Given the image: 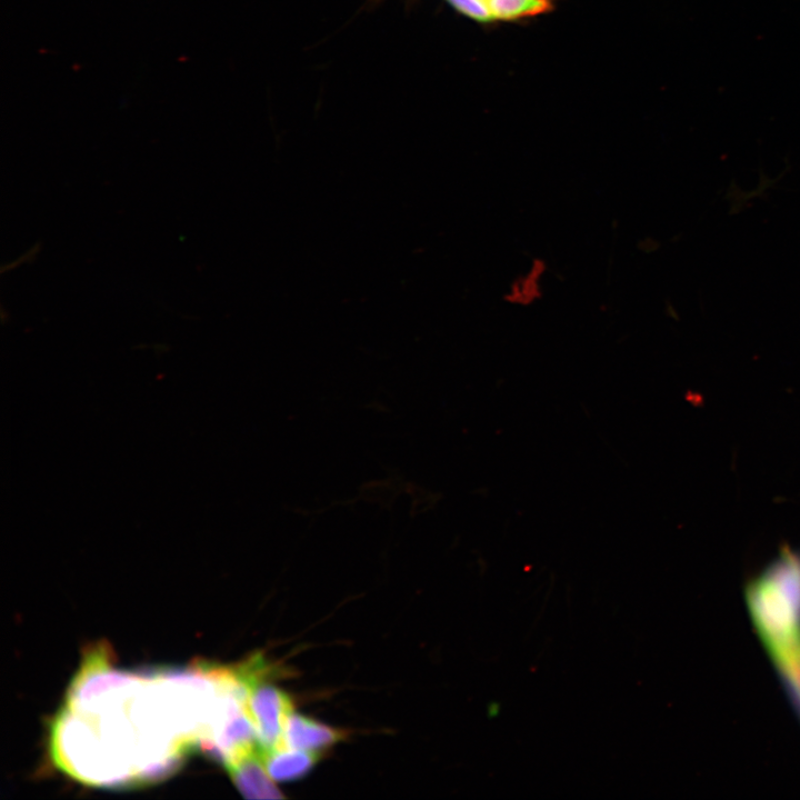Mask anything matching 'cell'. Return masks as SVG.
I'll return each instance as SVG.
<instances>
[{
    "instance_id": "1",
    "label": "cell",
    "mask_w": 800,
    "mask_h": 800,
    "mask_svg": "<svg viewBox=\"0 0 800 800\" xmlns=\"http://www.w3.org/2000/svg\"><path fill=\"white\" fill-rule=\"evenodd\" d=\"M249 686V710L260 750L269 753L284 749V731L293 713L291 697L268 682L273 667L259 653L239 663Z\"/></svg>"
},
{
    "instance_id": "2",
    "label": "cell",
    "mask_w": 800,
    "mask_h": 800,
    "mask_svg": "<svg viewBox=\"0 0 800 800\" xmlns=\"http://www.w3.org/2000/svg\"><path fill=\"white\" fill-rule=\"evenodd\" d=\"M232 782L248 799H282L267 771L260 748L226 767Z\"/></svg>"
},
{
    "instance_id": "3",
    "label": "cell",
    "mask_w": 800,
    "mask_h": 800,
    "mask_svg": "<svg viewBox=\"0 0 800 800\" xmlns=\"http://www.w3.org/2000/svg\"><path fill=\"white\" fill-rule=\"evenodd\" d=\"M348 737V731L337 729L309 717L292 713L284 731V749L320 751Z\"/></svg>"
},
{
    "instance_id": "4",
    "label": "cell",
    "mask_w": 800,
    "mask_h": 800,
    "mask_svg": "<svg viewBox=\"0 0 800 800\" xmlns=\"http://www.w3.org/2000/svg\"><path fill=\"white\" fill-rule=\"evenodd\" d=\"M548 270V262L543 258H532L528 267L509 282L502 296L503 301L521 308L538 303L544 294Z\"/></svg>"
},
{
    "instance_id": "5",
    "label": "cell",
    "mask_w": 800,
    "mask_h": 800,
    "mask_svg": "<svg viewBox=\"0 0 800 800\" xmlns=\"http://www.w3.org/2000/svg\"><path fill=\"white\" fill-rule=\"evenodd\" d=\"M262 758L268 773L274 781L290 782L307 776L319 761L320 752L303 749H283L262 753Z\"/></svg>"
},
{
    "instance_id": "6",
    "label": "cell",
    "mask_w": 800,
    "mask_h": 800,
    "mask_svg": "<svg viewBox=\"0 0 800 800\" xmlns=\"http://www.w3.org/2000/svg\"><path fill=\"white\" fill-rule=\"evenodd\" d=\"M494 19L512 20L544 13L551 0H487Z\"/></svg>"
},
{
    "instance_id": "7",
    "label": "cell",
    "mask_w": 800,
    "mask_h": 800,
    "mask_svg": "<svg viewBox=\"0 0 800 800\" xmlns=\"http://www.w3.org/2000/svg\"><path fill=\"white\" fill-rule=\"evenodd\" d=\"M456 9L481 22L494 19L487 0H448Z\"/></svg>"
}]
</instances>
